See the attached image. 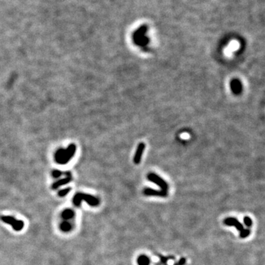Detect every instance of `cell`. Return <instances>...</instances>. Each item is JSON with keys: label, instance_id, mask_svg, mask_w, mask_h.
I'll return each instance as SVG.
<instances>
[{"label": "cell", "instance_id": "cell-1", "mask_svg": "<svg viewBox=\"0 0 265 265\" xmlns=\"http://www.w3.org/2000/svg\"><path fill=\"white\" fill-rule=\"evenodd\" d=\"M76 147L74 145H70L66 149H59L57 150L55 155V160L60 164H66L72 159L75 154Z\"/></svg>", "mask_w": 265, "mask_h": 265}, {"label": "cell", "instance_id": "cell-2", "mask_svg": "<svg viewBox=\"0 0 265 265\" xmlns=\"http://www.w3.org/2000/svg\"><path fill=\"white\" fill-rule=\"evenodd\" d=\"M83 201L86 202L88 205L91 206H97L100 203L98 198L94 196H92L91 195H88V194L79 192V193H77L74 195L73 198V202L76 206L79 207L81 202H83Z\"/></svg>", "mask_w": 265, "mask_h": 265}, {"label": "cell", "instance_id": "cell-3", "mask_svg": "<svg viewBox=\"0 0 265 265\" xmlns=\"http://www.w3.org/2000/svg\"><path fill=\"white\" fill-rule=\"evenodd\" d=\"M0 219H1V221L4 222L11 225L15 231H20L24 226V222L16 219L15 217H13L1 216V217H0Z\"/></svg>", "mask_w": 265, "mask_h": 265}, {"label": "cell", "instance_id": "cell-4", "mask_svg": "<svg viewBox=\"0 0 265 265\" xmlns=\"http://www.w3.org/2000/svg\"><path fill=\"white\" fill-rule=\"evenodd\" d=\"M147 179L149 180L151 182L154 183L156 185L159 186L161 189L162 191L167 192L168 190V184L166 183L165 181L162 179L161 177H159L158 175L155 174V173H150V174L147 175Z\"/></svg>", "mask_w": 265, "mask_h": 265}, {"label": "cell", "instance_id": "cell-5", "mask_svg": "<svg viewBox=\"0 0 265 265\" xmlns=\"http://www.w3.org/2000/svg\"><path fill=\"white\" fill-rule=\"evenodd\" d=\"M225 225L228 226H233L235 227L239 231H241L242 230H243L244 227H243V225L237 219H236L234 217H228L226 218L224 220Z\"/></svg>", "mask_w": 265, "mask_h": 265}, {"label": "cell", "instance_id": "cell-6", "mask_svg": "<svg viewBox=\"0 0 265 265\" xmlns=\"http://www.w3.org/2000/svg\"><path fill=\"white\" fill-rule=\"evenodd\" d=\"M145 147H146L145 144L143 143V142L139 144V146H138L137 150H136V153L134 155V157H133V162L136 164H139L141 160H142V157L145 150Z\"/></svg>", "mask_w": 265, "mask_h": 265}, {"label": "cell", "instance_id": "cell-7", "mask_svg": "<svg viewBox=\"0 0 265 265\" xmlns=\"http://www.w3.org/2000/svg\"><path fill=\"white\" fill-rule=\"evenodd\" d=\"M144 194L147 196L160 197H167V192L161 190H156L151 188H145L144 189Z\"/></svg>", "mask_w": 265, "mask_h": 265}, {"label": "cell", "instance_id": "cell-8", "mask_svg": "<svg viewBox=\"0 0 265 265\" xmlns=\"http://www.w3.org/2000/svg\"><path fill=\"white\" fill-rule=\"evenodd\" d=\"M65 175H66V177H65L64 178H62V179L59 180V181H57V182H55V184L52 185V188H53L54 189H58V187L61 186L65 185V184H67L68 183H69L71 181H72V174H71V173L67 172V173H65Z\"/></svg>", "mask_w": 265, "mask_h": 265}, {"label": "cell", "instance_id": "cell-9", "mask_svg": "<svg viewBox=\"0 0 265 265\" xmlns=\"http://www.w3.org/2000/svg\"><path fill=\"white\" fill-rule=\"evenodd\" d=\"M230 88L232 91L236 94H239L242 91V85L239 80H233L230 83Z\"/></svg>", "mask_w": 265, "mask_h": 265}, {"label": "cell", "instance_id": "cell-10", "mask_svg": "<svg viewBox=\"0 0 265 265\" xmlns=\"http://www.w3.org/2000/svg\"><path fill=\"white\" fill-rule=\"evenodd\" d=\"M74 215L75 214H74V211L71 210V209H66V210L63 211L62 213V217L64 219L69 220V219H73Z\"/></svg>", "mask_w": 265, "mask_h": 265}, {"label": "cell", "instance_id": "cell-11", "mask_svg": "<svg viewBox=\"0 0 265 265\" xmlns=\"http://www.w3.org/2000/svg\"><path fill=\"white\" fill-rule=\"evenodd\" d=\"M137 263L139 265H150V259L145 255H142L138 258Z\"/></svg>", "mask_w": 265, "mask_h": 265}, {"label": "cell", "instance_id": "cell-12", "mask_svg": "<svg viewBox=\"0 0 265 265\" xmlns=\"http://www.w3.org/2000/svg\"><path fill=\"white\" fill-rule=\"evenodd\" d=\"M60 229H61L62 231L63 232H69L72 230V223H70L68 221H64L60 224Z\"/></svg>", "mask_w": 265, "mask_h": 265}, {"label": "cell", "instance_id": "cell-13", "mask_svg": "<svg viewBox=\"0 0 265 265\" xmlns=\"http://www.w3.org/2000/svg\"><path fill=\"white\" fill-rule=\"evenodd\" d=\"M250 230L249 228H243V230H242L241 231H240V234H239V236H240V237H241V238H246V237H247L249 235H250Z\"/></svg>", "mask_w": 265, "mask_h": 265}, {"label": "cell", "instance_id": "cell-14", "mask_svg": "<svg viewBox=\"0 0 265 265\" xmlns=\"http://www.w3.org/2000/svg\"><path fill=\"white\" fill-rule=\"evenodd\" d=\"M244 223L247 228H250V227H251V226H252V224H253L252 219H251L249 217H244Z\"/></svg>", "mask_w": 265, "mask_h": 265}, {"label": "cell", "instance_id": "cell-15", "mask_svg": "<svg viewBox=\"0 0 265 265\" xmlns=\"http://www.w3.org/2000/svg\"><path fill=\"white\" fill-rule=\"evenodd\" d=\"M70 191H71V188L64 189H62L61 191L59 192L58 195L60 197H64V196H66V195H67V194L69 193V192Z\"/></svg>", "mask_w": 265, "mask_h": 265}, {"label": "cell", "instance_id": "cell-16", "mask_svg": "<svg viewBox=\"0 0 265 265\" xmlns=\"http://www.w3.org/2000/svg\"><path fill=\"white\" fill-rule=\"evenodd\" d=\"M159 256L160 257L161 261V262H162V263H164V264H165V263H167V261H168V260L170 259V258H174V257H173V256L165 257V256H162V255H159Z\"/></svg>", "mask_w": 265, "mask_h": 265}, {"label": "cell", "instance_id": "cell-17", "mask_svg": "<svg viewBox=\"0 0 265 265\" xmlns=\"http://www.w3.org/2000/svg\"><path fill=\"white\" fill-rule=\"evenodd\" d=\"M61 175H62V173L60 171V170H54V171L52 172V175L56 178L60 177Z\"/></svg>", "mask_w": 265, "mask_h": 265}, {"label": "cell", "instance_id": "cell-18", "mask_svg": "<svg viewBox=\"0 0 265 265\" xmlns=\"http://www.w3.org/2000/svg\"><path fill=\"white\" fill-rule=\"evenodd\" d=\"M185 262H186V259H185V258H181V259L179 261V262H178V265H183V264H185Z\"/></svg>", "mask_w": 265, "mask_h": 265}]
</instances>
